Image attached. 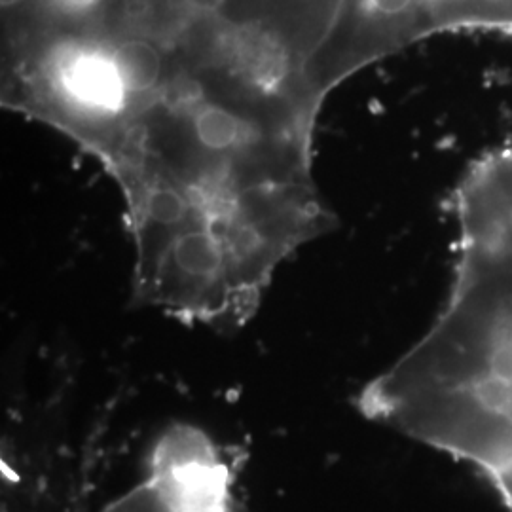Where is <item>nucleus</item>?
Returning <instances> with one entry per match:
<instances>
[{
  "label": "nucleus",
  "mask_w": 512,
  "mask_h": 512,
  "mask_svg": "<svg viewBox=\"0 0 512 512\" xmlns=\"http://www.w3.org/2000/svg\"><path fill=\"white\" fill-rule=\"evenodd\" d=\"M454 203L448 298L357 404L368 420L475 469L512 512V139L467 167Z\"/></svg>",
  "instance_id": "obj_1"
}]
</instances>
